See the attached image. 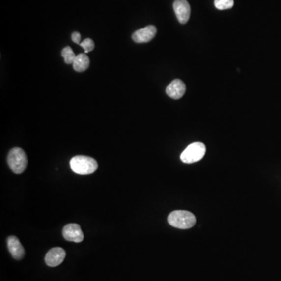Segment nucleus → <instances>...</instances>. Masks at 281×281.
<instances>
[{
    "mask_svg": "<svg viewBox=\"0 0 281 281\" xmlns=\"http://www.w3.org/2000/svg\"><path fill=\"white\" fill-rule=\"evenodd\" d=\"M70 164L74 173L80 175L91 174L98 169L97 161L89 156H74L70 160Z\"/></svg>",
    "mask_w": 281,
    "mask_h": 281,
    "instance_id": "nucleus-1",
    "label": "nucleus"
},
{
    "mask_svg": "<svg viewBox=\"0 0 281 281\" xmlns=\"http://www.w3.org/2000/svg\"><path fill=\"white\" fill-rule=\"evenodd\" d=\"M168 223L173 227L189 229L196 225V218L193 213L188 211H173L168 216Z\"/></svg>",
    "mask_w": 281,
    "mask_h": 281,
    "instance_id": "nucleus-2",
    "label": "nucleus"
},
{
    "mask_svg": "<svg viewBox=\"0 0 281 281\" xmlns=\"http://www.w3.org/2000/svg\"><path fill=\"white\" fill-rule=\"evenodd\" d=\"M8 165L16 174H21L28 165L27 156L21 148H12L7 157Z\"/></svg>",
    "mask_w": 281,
    "mask_h": 281,
    "instance_id": "nucleus-3",
    "label": "nucleus"
},
{
    "mask_svg": "<svg viewBox=\"0 0 281 281\" xmlns=\"http://www.w3.org/2000/svg\"><path fill=\"white\" fill-rule=\"evenodd\" d=\"M205 151L206 148L203 143H192L181 153V161L184 164H193L200 161L205 156Z\"/></svg>",
    "mask_w": 281,
    "mask_h": 281,
    "instance_id": "nucleus-4",
    "label": "nucleus"
},
{
    "mask_svg": "<svg viewBox=\"0 0 281 281\" xmlns=\"http://www.w3.org/2000/svg\"><path fill=\"white\" fill-rule=\"evenodd\" d=\"M173 10L180 23L184 25L190 18L191 7L187 0H175Z\"/></svg>",
    "mask_w": 281,
    "mask_h": 281,
    "instance_id": "nucleus-5",
    "label": "nucleus"
},
{
    "mask_svg": "<svg viewBox=\"0 0 281 281\" xmlns=\"http://www.w3.org/2000/svg\"><path fill=\"white\" fill-rule=\"evenodd\" d=\"M63 238L67 241L79 243L84 239V234L81 226L76 224H69L63 229Z\"/></svg>",
    "mask_w": 281,
    "mask_h": 281,
    "instance_id": "nucleus-6",
    "label": "nucleus"
},
{
    "mask_svg": "<svg viewBox=\"0 0 281 281\" xmlns=\"http://www.w3.org/2000/svg\"><path fill=\"white\" fill-rule=\"evenodd\" d=\"M156 28L153 25H149L144 28L136 30L132 34V39L137 43H145L150 42L156 36Z\"/></svg>",
    "mask_w": 281,
    "mask_h": 281,
    "instance_id": "nucleus-7",
    "label": "nucleus"
},
{
    "mask_svg": "<svg viewBox=\"0 0 281 281\" xmlns=\"http://www.w3.org/2000/svg\"><path fill=\"white\" fill-rule=\"evenodd\" d=\"M65 257H66V252L64 249L62 248H54L48 252L45 261L48 266L55 267L63 262Z\"/></svg>",
    "mask_w": 281,
    "mask_h": 281,
    "instance_id": "nucleus-8",
    "label": "nucleus"
},
{
    "mask_svg": "<svg viewBox=\"0 0 281 281\" xmlns=\"http://www.w3.org/2000/svg\"><path fill=\"white\" fill-rule=\"evenodd\" d=\"M186 91V86L180 79H175L168 86L166 92L169 97L179 99L182 97Z\"/></svg>",
    "mask_w": 281,
    "mask_h": 281,
    "instance_id": "nucleus-9",
    "label": "nucleus"
},
{
    "mask_svg": "<svg viewBox=\"0 0 281 281\" xmlns=\"http://www.w3.org/2000/svg\"><path fill=\"white\" fill-rule=\"evenodd\" d=\"M7 246L13 258L17 260L22 259L25 256V249L21 241L15 236H10L7 239Z\"/></svg>",
    "mask_w": 281,
    "mask_h": 281,
    "instance_id": "nucleus-10",
    "label": "nucleus"
},
{
    "mask_svg": "<svg viewBox=\"0 0 281 281\" xmlns=\"http://www.w3.org/2000/svg\"><path fill=\"white\" fill-rule=\"evenodd\" d=\"M90 59L85 54H81L77 56L76 59L73 63L74 70L78 72H83L89 67Z\"/></svg>",
    "mask_w": 281,
    "mask_h": 281,
    "instance_id": "nucleus-11",
    "label": "nucleus"
},
{
    "mask_svg": "<svg viewBox=\"0 0 281 281\" xmlns=\"http://www.w3.org/2000/svg\"><path fill=\"white\" fill-rule=\"evenodd\" d=\"M61 55L63 57L65 63H67V64L74 63V60L76 59L77 56V55H75V54H74L72 49H71L70 46L65 47L64 49L62 50Z\"/></svg>",
    "mask_w": 281,
    "mask_h": 281,
    "instance_id": "nucleus-12",
    "label": "nucleus"
},
{
    "mask_svg": "<svg viewBox=\"0 0 281 281\" xmlns=\"http://www.w3.org/2000/svg\"><path fill=\"white\" fill-rule=\"evenodd\" d=\"M234 0H215V6L220 10H228L234 6Z\"/></svg>",
    "mask_w": 281,
    "mask_h": 281,
    "instance_id": "nucleus-13",
    "label": "nucleus"
},
{
    "mask_svg": "<svg viewBox=\"0 0 281 281\" xmlns=\"http://www.w3.org/2000/svg\"><path fill=\"white\" fill-rule=\"evenodd\" d=\"M79 45L83 48L85 54L92 51L94 50V48H95V43H94L93 40L91 39V38H86Z\"/></svg>",
    "mask_w": 281,
    "mask_h": 281,
    "instance_id": "nucleus-14",
    "label": "nucleus"
},
{
    "mask_svg": "<svg viewBox=\"0 0 281 281\" xmlns=\"http://www.w3.org/2000/svg\"><path fill=\"white\" fill-rule=\"evenodd\" d=\"M71 38H72L73 42H74V43H81V34L78 32V31H75V32L73 33Z\"/></svg>",
    "mask_w": 281,
    "mask_h": 281,
    "instance_id": "nucleus-15",
    "label": "nucleus"
}]
</instances>
